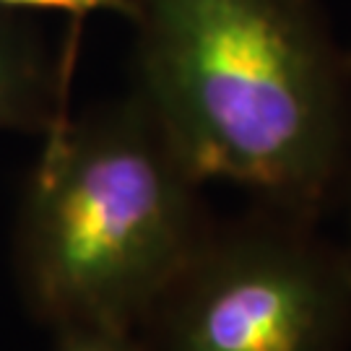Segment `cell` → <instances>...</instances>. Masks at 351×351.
Returning <instances> with one entry per match:
<instances>
[{
  "label": "cell",
  "instance_id": "6da1fadb",
  "mask_svg": "<svg viewBox=\"0 0 351 351\" xmlns=\"http://www.w3.org/2000/svg\"><path fill=\"white\" fill-rule=\"evenodd\" d=\"M133 94L198 182L317 219L351 195V47L323 0H133Z\"/></svg>",
  "mask_w": 351,
  "mask_h": 351
},
{
  "label": "cell",
  "instance_id": "7a4b0ae2",
  "mask_svg": "<svg viewBox=\"0 0 351 351\" xmlns=\"http://www.w3.org/2000/svg\"><path fill=\"white\" fill-rule=\"evenodd\" d=\"M201 188L130 97L45 133L19 221V274L55 328L136 336L211 234Z\"/></svg>",
  "mask_w": 351,
  "mask_h": 351
},
{
  "label": "cell",
  "instance_id": "3957f363",
  "mask_svg": "<svg viewBox=\"0 0 351 351\" xmlns=\"http://www.w3.org/2000/svg\"><path fill=\"white\" fill-rule=\"evenodd\" d=\"M143 328L146 351H339L351 255L317 237L315 219L261 206L213 226Z\"/></svg>",
  "mask_w": 351,
  "mask_h": 351
},
{
  "label": "cell",
  "instance_id": "277c9868",
  "mask_svg": "<svg viewBox=\"0 0 351 351\" xmlns=\"http://www.w3.org/2000/svg\"><path fill=\"white\" fill-rule=\"evenodd\" d=\"M71 63L47 60L34 39L0 24V128L47 133L65 114Z\"/></svg>",
  "mask_w": 351,
  "mask_h": 351
},
{
  "label": "cell",
  "instance_id": "5b68a950",
  "mask_svg": "<svg viewBox=\"0 0 351 351\" xmlns=\"http://www.w3.org/2000/svg\"><path fill=\"white\" fill-rule=\"evenodd\" d=\"M136 336L110 333L99 328H58V351H138Z\"/></svg>",
  "mask_w": 351,
  "mask_h": 351
},
{
  "label": "cell",
  "instance_id": "8992f818",
  "mask_svg": "<svg viewBox=\"0 0 351 351\" xmlns=\"http://www.w3.org/2000/svg\"><path fill=\"white\" fill-rule=\"evenodd\" d=\"M0 5L13 8H45V11H63L75 19H84L88 13H117L123 19H133L136 3L133 0H0Z\"/></svg>",
  "mask_w": 351,
  "mask_h": 351
},
{
  "label": "cell",
  "instance_id": "52a82bcc",
  "mask_svg": "<svg viewBox=\"0 0 351 351\" xmlns=\"http://www.w3.org/2000/svg\"><path fill=\"white\" fill-rule=\"evenodd\" d=\"M346 252H349V255H351V245H349V250H346Z\"/></svg>",
  "mask_w": 351,
  "mask_h": 351
}]
</instances>
